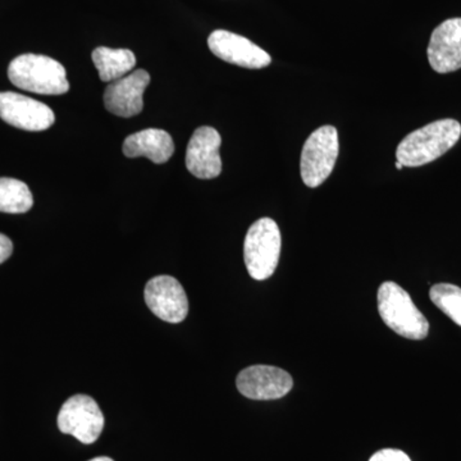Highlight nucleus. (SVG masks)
<instances>
[{"label": "nucleus", "instance_id": "nucleus-1", "mask_svg": "<svg viewBox=\"0 0 461 461\" xmlns=\"http://www.w3.org/2000/svg\"><path fill=\"white\" fill-rule=\"evenodd\" d=\"M461 136L457 121L439 120L409 133L396 149L397 162L403 167H420L432 163L455 147Z\"/></svg>", "mask_w": 461, "mask_h": 461}, {"label": "nucleus", "instance_id": "nucleus-2", "mask_svg": "<svg viewBox=\"0 0 461 461\" xmlns=\"http://www.w3.org/2000/svg\"><path fill=\"white\" fill-rule=\"evenodd\" d=\"M8 77L18 89L41 95H62L69 90L65 67L41 54L14 58L8 67Z\"/></svg>", "mask_w": 461, "mask_h": 461}, {"label": "nucleus", "instance_id": "nucleus-3", "mask_svg": "<svg viewBox=\"0 0 461 461\" xmlns=\"http://www.w3.org/2000/svg\"><path fill=\"white\" fill-rule=\"evenodd\" d=\"M378 312L386 326L402 338L423 339L429 336V321L395 282H384L378 288Z\"/></svg>", "mask_w": 461, "mask_h": 461}, {"label": "nucleus", "instance_id": "nucleus-4", "mask_svg": "<svg viewBox=\"0 0 461 461\" xmlns=\"http://www.w3.org/2000/svg\"><path fill=\"white\" fill-rule=\"evenodd\" d=\"M281 230L272 218L251 224L244 242V260L249 275L257 281L271 277L280 262Z\"/></svg>", "mask_w": 461, "mask_h": 461}, {"label": "nucleus", "instance_id": "nucleus-5", "mask_svg": "<svg viewBox=\"0 0 461 461\" xmlns=\"http://www.w3.org/2000/svg\"><path fill=\"white\" fill-rule=\"evenodd\" d=\"M339 150L336 127L321 126L306 139L300 159L303 182L308 187L321 186L336 166Z\"/></svg>", "mask_w": 461, "mask_h": 461}, {"label": "nucleus", "instance_id": "nucleus-6", "mask_svg": "<svg viewBox=\"0 0 461 461\" xmlns=\"http://www.w3.org/2000/svg\"><path fill=\"white\" fill-rule=\"evenodd\" d=\"M58 429L81 444H94L104 429V415L98 402L87 395L69 397L58 414Z\"/></svg>", "mask_w": 461, "mask_h": 461}, {"label": "nucleus", "instance_id": "nucleus-7", "mask_svg": "<svg viewBox=\"0 0 461 461\" xmlns=\"http://www.w3.org/2000/svg\"><path fill=\"white\" fill-rule=\"evenodd\" d=\"M0 118L11 126L32 132L45 131L56 121L53 111L44 103L11 91L0 93Z\"/></svg>", "mask_w": 461, "mask_h": 461}, {"label": "nucleus", "instance_id": "nucleus-8", "mask_svg": "<svg viewBox=\"0 0 461 461\" xmlns=\"http://www.w3.org/2000/svg\"><path fill=\"white\" fill-rule=\"evenodd\" d=\"M145 303L159 320L181 323L189 313V300L180 282L171 276H157L145 286Z\"/></svg>", "mask_w": 461, "mask_h": 461}, {"label": "nucleus", "instance_id": "nucleus-9", "mask_svg": "<svg viewBox=\"0 0 461 461\" xmlns=\"http://www.w3.org/2000/svg\"><path fill=\"white\" fill-rule=\"evenodd\" d=\"M241 395L251 400H277L294 386L290 373L277 366H253L242 369L236 379Z\"/></svg>", "mask_w": 461, "mask_h": 461}, {"label": "nucleus", "instance_id": "nucleus-10", "mask_svg": "<svg viewBox=\"0 0 461 461\" xmlns=\"http://www.w3.org/2000/svg\"><path fill=\"white\" fill-rule=\"evenodd\" d=\"M208 47L215 57L244 68H266L272 62L271 56L262 48L244 36L226 30H215L212 32L208 38Z\"/></svg>", "mask_w": 461, "mask_h": 461}, {"label": "nucleus", "instance_id": "nucleus-11", "mask_svg": "<svg viewBox=\"0 0 461 461\" xmlns=\"http://www.w3.org/2000/svg\"><path fill=\"white\" fill-rule=\"evenodd\" d=\"M222 138L213 127L203 126L191 136L186 150V168L200 180H212L222 172L220 148Z\"/></svg>", "mask_w": 461, "mask_h": 461}, {"label": "nucleus", "instance_id": "nucleus-12", "mask_svg": "<svg viewBox=\"0 0 461 461\" xmlns=\"http://www.w3.org/2000/svg\"><path fill=\"white\" fill-rule=\"evenodd\" d=\"M150 84V75L138 69L108 85L104 91V105L109 113L130 118L144 109V91Z\"/></svg>", "mask_w": 461, "mask_h": 461}, {"label": "nucleus", "instance_id": "nucleus-13", "mask_svg": "<svg viewBox=\"0 0 461 461\" xmlns=\"http://www.w3.org/2000/svg\"><path fill=\"white\" fill-rule=\"evenodd\" d=\"M427 54L437 74H450L461 68V18H450L436 27Z\"/></svg>", "mask_w": 461, "mask_h": 461}, {"label": "nucleus", "instance_id": "nucleus-14", "mask_svg": "<svg viewBox=\"0 0 461 461\" xmlns=\"http://www.w3.org/2000/svg\"><path fill=\"white\" fill-rule=\"evenodd\" d=\"M122 149L127 158L145 157L156 165H163L175 153V142L165 130L147 129L126 138Z\"/></svg>", "mask_w": 461, "mask_h": 461}, {"label": "nucleus", "instance_id": "nucleus-15", "mask_svg": "<svg viewBox=\"0 0 461 461\" xmlns=\"http://www.w3.org/2000/svg\"><path fill=\"white\" fill-rule=\"evenodd\" d=\"M93 62L99 72L100 80L113 83L124 77L135 68L136 57L129 50H111L99 47L93 51Z\"/></svg>", "mask_w": 461, "mask_h": 461}, {"label": "nucleus", "instance_id": "nucleus-16", "mask_svg": "<svg viewBox=\"0 0 461 461\" xmlns=\"http://www.w3.org/2000/svg\"><path fill=\"white\" fill-rule=\"evenodd\" d=\"M32 191L25 182L14 178H0V212L9 214H23L32 208Z\"/></svg>", "mask_w": 461, "mask_h": 461}, {"label": "nucleus", "instance_id": "nucleus-17", "mask_svg": "<svg viewBox=\"0 0 461 461\" xmlns=\"http://www.w3.org/2000/svg\"><path fill=\"white\" fill-rule=\"evenodd\" d=\"M433 304L461 327V288L450 284L435 285L429 291Z\"/></svg>", "mask_w": 461, "mask_h": 461}, {"label": "nucleus", "instance_id": "nucleus-18", "mask_svg": "<svg viewBox=\"0 0 461 461\" xmlns=\"http://www.w3.org/2000/svg\"><path fill=\"white\" fill-rule=\"evenodd\" d=\"M369 461H411V457L408 456L402 450H395V448H384V450H379L377 453L373 455Z\"/></svg>", "mask_w": 461, "mask_h": 461}, {"label": "nucleus", "instance_id": "nucleus-19", "mask_svg": "<svg viewBox=\"0 0 461 461\" xmlns=\"http://www.w3.org/2000/svg\"><path fill=\"white\" fill-rule=\"evenodd\" d=\"M14 253V244L7 236L0 233V264L5 263L9 259V257Z\"/></svg>", "mask_w": 461, "mask_h": 461}, {"label": "nucleus", "instance_id": "nucleus-20", "mask_svg": "<svg viewBox=\"0 0 461 461\" xmlns=\"http://www.w3.org/2000/svg\"><path fill=\"white\" fill-rule=\"evenodd\" d=\"M89 461H114V460L111 459V457H107V456H99V457H94V459H91Z\"/></svg>", "mask_w": 461, "mask_h": 461}, {"label": "nucleus", "instance_id": "nucleus-21", "mask_svg": "<svg viewBox=\"0 0 461 461\" xmlns=\"http://www.w3.org/2000/svg\"><path fill=\"white\" fill-rule=\"evenodd\" d=\"M395 166L397 169H400V171H402V169L403 168V166L400 162H396Z\"/></svg>", "mask_w": 461, "mask_h": 461}]
</instances>
